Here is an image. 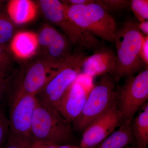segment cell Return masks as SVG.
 <instances>
[{"label": "cell", "mask_w": 148, "mask_h": 148, "mask_svg": "<svg viewBox=\"0 0 148 148\" xmlns=\"http://www.w3.org/2000/svg\"><path fill=\"white\" fill-rule=\"evenodd\" d=\"M143 40L144 36L138 29V24L132 20L126 21L116 29L114 43L116 50L118 82L122 78L135 75L148 67L140 55Z\"/></svg>", "instance_id": "1"}, {"label": "cell", "mask_w": 148, "mask_h": 148, "mask_svg": "<svg viewBox=\"0 0 148 148\" xmlns=\"http://www.w3.org/2000/svg\"><path fill=\"white\" fill-rule=\"evenodd\" d=\"M33 140L57 146L75 145L71 123L58 110L38 101L32 122Z\"/></svg>", "instance_id": "2"}, {"label": "cell", "mask_w": 148, "mask_h": 148, "mask_svg": "<svg viewBox=\"0 0 148 148\" xmlns=\"http://www.w3.org/2000/svg\"><path fill=\"white\" fill-rule=\"evenodd\" d=\"M62 3L66 15L75 24L96 38L114 43L116 23L108 11L96 1L82 5Z\"/></svg>", "instance_id": "3"}, {"label": "cell", "mask_w": 148, "mask_h": 148, "mask_svg": "<svg viewBox=\"0 0 148 148\" xmlns=\"http://www.w3.org/2000/svg\"><path fill=\"white\" fill-rule=\"evenodd\" d=\"M38 3L45 18L61 29L76 50L94 51L103 45L94 35L82 29L69 18L61 1L40 0Z\"/></svg>", "instance_id": "4"}, {"label": "cell", "mask_w": 148, "mask_h": 148, "mask_svg": "<svg viewBox=\"0 0 148 148\" xmlns=\"http://www.w3.org/2000/svg\"><path fill=\"white\" fill-rule=\"evenodd\" d=\"M87 56L84 51L76 50L63 61L54 76L36 95L38 101L57 109L66 91L79 76Z\"/></svg>", "instance_id": "5"}, {"label": "cell", "mask_w": 148, "mask_h": 148, "mask_svg": "<svg viewBox=\"0 0 148 148\" xmlns=\"http://www.w3.org/2000/svg\"><path fill=\"white\" fill-rule=\"evenodd\" d=\"M116 79L109 74L101 76L90 92L81 112L73 122V127L82 131L116 103Z\"/></svg>", "instance_id": "6"}, {"label": "cell", "mask_w": 148, "mask_h": 148, "mask_svg": "<svg viewBox=\"0 0 148 148\" xmlns=\"http://www.w3.org/2000/svg\"><path fill=\"white\" fill-rule=\"evenodd\" d=\"M116 102L122 122H131L137 112L148 99V69L128 77L116 88Z\"/></svg>", "instance_id": "7"}, {"label": "cell", "mask_w": 148, "mask_h": 148, "mask_svg": "<svg viewBox=\"0 0 148 148\" xmlns=\"http://www.w3.org/2000/svg\"><path fill=\"white\" fill-rule=\"evenodd\" d=\"M10 136L31 142L32 119L38 103L36 95L14 93L9 97Z\"/></svg>", "instance_id": "8"}, {"label": "cell", "mask_w": 148, "mask_h": 148, "mask_svg": "<svg viewBox=\"0 0 148 148\" xmlns=\"http://www.w3.org/2000/svg\"><path fill=\"white\" fill-rule=\"evenodd\" d=\"M122 122L116 102L108 110L86 127L79 148H95L118 128Z\"/></svg>", "instance_id": "9"}, {"label": "cell", "mask_w": 148, "mask_h": 148, "mask_svg": "<svg viewBox=\"0 0 148 148\" xmlns=\"http://www.w3.org/2000/svg\"><path fill=\"white\" fill-rule=\"evenodd\" d=\"M61 63L57 64L48 59L34 62L26 70L13 93L36 95L54 76Z\"/></svg>", "instance_id": "10"}, {"label": "cell", "mask_w": 148, "mask_h": 148, "mask_svg": "<svg viewBox=\"0 0 148 148\" xmlns=\"http://www.w3.org/2000/svg\"><path fill=\"white\" fill-rule=\"evenodd\" d=\"M38 37L39 45L47 50L49 60L60 64L72 55L69 41L64 34L52 26L44 25Z\"/></svg>", "instance_id": "11"}, {"label": "cell", "mask_w": 148, "mask_h": 148, "mask_svg": "<svg viewBox=\"0 0 148 148\" xmlns=\"http://www.w3.org/2000/svg\"><path fill=\"white\" fill-rule=\"evenodd\" d=\"M90 56L84 59L82 71L85 74L92 77L109 74L117 82L116 54L113 49L103 45L93 51Z\"/></svg>", "instance_id": "12"}, {"label": "cell", "mask_w": 148, "mask_h": 148, "mask_svg": "<svg viewBox=\"0 0 148 148\" xmlns=\"http://www.w3.org/2000/svg\"><path fill=\"white\" fill-rule=\"evenodd\" d=\"M88 95L77 78L66 91L59 102L57 110L71 123L81 112Z\"/></svg>", "instance_id": "13"}, {"label": "cell", "mask_w": 148, "mask_h": 148, "mask_svg": "<svg viewBox=\"0 0 148 148\" xmlns=\"http://www.w3.org/2000/svg\"><path fill=\"white\" fill-rule=\"evenodd\" d=\"M39 45L38 34L33 32L21 31L12 37L10 49L17 58L27 59L34 55Z\"/></svg>", "instance_id": "14"}, {"label": "cell", "mask_w": 148, "mask_h": 148, "mask_svg": "<svg viewBox=\"0 0 148 148\" xmlns=\"http://www.w3.org/2000/svg\"><path fill=\"white\" fill-rule=\"evenodd\" d=\"M7 11L10 20L15 24L21 25L36 18L38 6L31 0H11L8 3Z\"/></svg>", "instance_id": "15"}, {"label": "cell", "mask_w": 148, "mask_h": 148, "mask_svg": "<svg viewBox=\"0 0 148 148\" xmlns=\"http://www.w3.org/2000/svg\"><path fill=\"white\" fill-rule=\"evenodd\" d=\"M132 122H122L117 129L94 148H124L136 145L132 132Z\"/></svg>", "instance_id": "16"}, {"label": "cell", "mask_w": 148, "mask_h": 148, "mask_svg": "<svg viewBox=\"0 0 148 148\" xmlns=\"http://www.w3.org/2000/svg\"><path fill=\"white\" fill-rule=\"evenodd\" d=\"M132 130L138 148H147L148 145V103L138 110L137 116L132 122Z\"/></svg>", "instance_id": "17"}, {"label": "cell", "mask_w": 148, "mask_h": 148, "mask_svg": "<svg viewBox=\"0 0 148 148\" xmlns=\"http://www.w3.org/2000/svg\"><path fill=\"white\" fill-rule=\"evenodd\" d=\"M10 67H0V103L8 98L12 92L13 79Z\"/></svg>", "instance_id": "18"}, {"label": "cell", "mask_w": 148, "mask_h": 148, "mask_svg": "<svg viewBox=\"0 0 148 148\" xmlns=\"http://www.w3.org/2000/svg\"><path fill=\"white\" fill-rule=\"evenodd\" d=\"M0 11V45L6 46L13 37L14 27L10 19Z\"/></svg>", "instance_id": "19"}, {"label": "cell", "mask_w": 148, "mask_h": 148, "mask_svg": "<svg viewBox=\"0 0 148 148\" xmlns=\"http://www.w3.org/2000/svg\"><path fill=\"white\" fill-rule=\"evenodd\" d=\"M129 6L140 22L148 20V0H132L130 1Z\"/></svg>", "instance_id": "20"}, {"label": "cell", "mask_w": 148, "mask_h": 148, "mask_svg": "<svg viewBox=\"0 0 148 148\" xmlns=\"http://www.w3.org/2000/svg\"><path fill=\"white\" fill-rule=\"evenodd\" d=\"M9 135V121L5 111L0 106V148H2Z\"/></svg>", "instance_id": "21"}, {"label": "cell", "mask_w": 148, "mask_h": 148, "mask_svg": "<svg viewBox=\"0 0 148 148\" xmlns=\"http://www.w3.org/2000/svg\"><path fill=\"white\" fill-rule=\"evenodd\" d=\"M96 3L102 6L106 10L119 11L130 5L128 0H97Z\"/></svg>", "instance_id": "22"}, {"label": "cell", "mask_w": 148, "mask_h": 148, "mask_svg": "<svg viewBox=\"0 0 148 148\" xmlns=\"http://www.w3.org/2000/svg\"><path fill=\"white\" fill-rule=\"evenodd\" d=\"M31 142L14 138L9 135L7 141L2 148H28Z\"/></svg>", "instance_id": "23"}, {"label": "cell", "mask_w": 148, "mask_h": 148, "mask_svg": "<svg viewBox=\"0 0 148 148\" xmlns=\"http://www.w3.org/2000/svg\"><path fill=\"white\" fill-rule=\"evenodd\" d=\"M11 58L6 46L0 45V67H10Z\"/></svg>", "instance_id": "24"}, {"label": "cell", "mask_w": 148, "mask_h": 148, "mask_svg": "<svg viewBox=\"0 0 148 148\" xmlns=\"http://www.w3.org/2000/svg\"><path fill=\"white\" fill-rule=\"evenodd\" d=\"M140 56L146 66L148 65V37L144 36V40L140 53Z\"/></svg>", "instance_id": "25"}, {"label": "cell", "mask_w": 148, "mask_h": 148, "mask_svg": "<svg viewBox=\"0 0 148 148\" xmlns=\"http://www.w3.org/2000/svg\"><path fill=\"white\" fill-rule=\"evenodd\" d=\"M58 146L41 141L33 140L29 144L28 148H58Z\"/></svg>", "instance_id": "26"}, {"label": "cell", "mask_w": 148, "mask_h": 148, "mask_svg": "<svg viewBox=\"0 0 148 148\" xmlns=\"http://www.w3.org/2000/svg\"><path fill=\"white\" fill-rule=\"evenodd\" d=\"M62 3L70 5H82L95 2V0H67L61 1Z\"/></svg>", "instance_id": "27"}, {"label": "cell", "mask_w": 148, "mask_h": 148, "mask_svg": "<svg viewBox=\"0 0 148 148\" xmlns=\"http://www.w3.org/2000/svg\"><path fill=\"white\" fill-rule=\"evenodd\" d=\"M138 29L142 34H144L145 36H148V21H145L140 22L138 24Z\"/></svg>", "instance_id": "28"}, {"label": "cell", "mask_w": 148, "mask_h": 148, "mask_svg": "<svg viewBox=\"0 0 148 148\" xmlns=\"http://www.w3.org/2000/svg\"><path fill=\"white\" fill-rule=\"evenodd\" d=\"M58 148H79V146L76 145H65L58 146Z\"/></svg>", "instance_id": "29"}, {"label": "cell", "mask_w": 148, "mask_h": 148, "mask_svg": "<svg viewBox=\"0 0 148 148\" xmlns=\"http://www.w3.org/2000/svg\"><path fill=\"white\" fill-rule=\"evenodd\" d=\"M4 2V1H0V11H2V10L3 7V3Z\"/></svg>", "instance_id": "30"}, {"label": "cell", "mask_w": 148, "mask_h": 148, "mask_svg": "<svg viewBox=\"0 0 148 148\" xmlns=\"http://www.w3.org/2000/svg\"><path fill=\"white\" fill-rule=\"evenodd\" d=\"M124 148H135V147H130V146H128Z\"/></svg>", "instance_id": "31"}]
</instances>
